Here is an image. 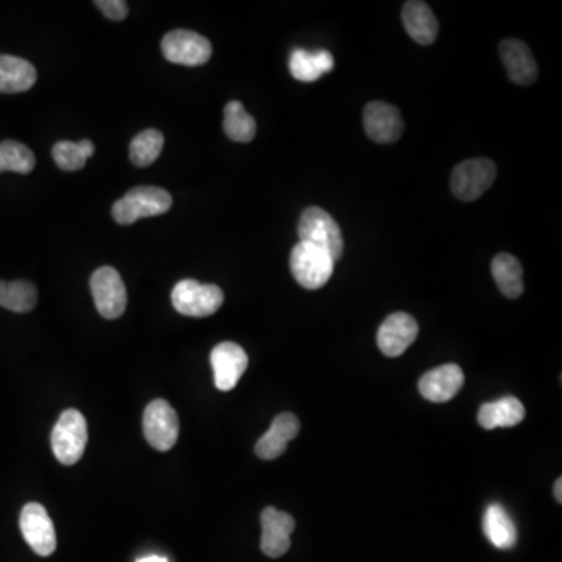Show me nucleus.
I'll list each match as a JSON object with an SVG mask.
<instances>
[{
	"label": "nucleus",
	"mask_w": 562,
	"mask_h": 562,
	"mask_svg": "<svg viewBox=\"0 0 562 562\" xmlns=\"http://www.w3.org/2000/svg\"><path fill=\"white\" fill-rule=\"evenodd\" d=\"M172 207L171 194L157 186H138L130 189L113 205L114 221L121 225L135 224L143 217L160 216Z\"/></svg>",
	"instance_id": "f257e3e1"
},
{
	"label": "nucleus",
	"mask_w": 562,
	"mask_h": 562,
	"mask_svg": "<svg viewBox=\"0 0 562 562\" xmlns=\"http://www.w3.org/2000/svg\"><path fill=\"white\" fill-rule=\"evenodd\" d=\"M300 242L319 247L338 261L344 253V236L338 222L319 207L306 208L299 221Z\"/></svg>",
	"instance_id": "f03ea898"
},
{
	"label": "nucleus",
	"mask_w": 562,
	"mask_h": 562,
	"mask_svg": "<svg viewBox=\"0 0 562 562\" xmlns=\"http://www.w3.org/2000/svg\"><path fill=\"white\" fill-rule=\"evenodd\" d=\"M292 275L305 289H321L335 272V260L319 247L300 242L294 246L289 258Z\"/></svg>",
	"instance_id": "7ed1b4c3"
},
{
	"label": "nucleus",
	"mask_w": 562,
	"mask_h": 562,
	"mask_svg": "<svg viewBox=\"0 0 562 562\" xmlns=\"http://www.w3.org/2000/svg\"><path fill=\"white\" fill-rule=\"evenodd\" d=\"M52 452L65 466L79 463L88 444V425L77 410H66L52 430Z\"/></svg>",
	"instance_id": "20e7f679"
},
{
	"label": "nucleus",
	"mask_w": 562,
	"mask_h": 562,
	"mask_svg": "<svg viewBox=\"0 0 562 562\" xmlns=\"http://www.w3.org/2000/svg\"><path fill=\"white\" fill-rule=\"evenodd\" d=\"M172 305L189 317L213 316L224 303V291L216 285H202L197 280L178 281L172 289Z\"/></svg>",
	"instance_id": "39448f33"
},
{
	"label": "nucleus",
	"mask_w": 562,
	"mask_h": 562,
	"mask_svg": "<svg viewBox=\"0 0 562 562\" xmlns=\"http://www.w3.org/2000/svg\"><path fill=\"white\" fill-rule=\"evenodd\" d=\"M497 177V166L489 158H472L455 166L450 178L452 193L463 202L480 199Z\"/></svg>",
	"instance_id": "423d86ee"
},
{
	"label": "nucleus",
	"mask_w": 562,
	"mask_h": 562,
	"mask_svg": "<svg viewBox=\"0 0 562 562\" xmlns=\"http://www.w3.org/2000/svg\"><path fill=\"white\" fill-rule=\"evenodd\" d=\"M89 286L100 316L113 321L124 314L127 308V289L121 274L114 267H99L91 277Z\"/></svg>",
	"instance_id": "0eeeda50"
},
{
	"label": "nucleus",
	"mask_w": 562,
	"mask_h": 562,
	"mask_svg": "<svg viewBox=\"0 0 562 562\" xmlns=\"http://www.w3.org/2000/svg\"><path fill=\"white\" fill-rule=\"evenodd\" d=\"M166 60L183 66H202L210 61L213 47L205 36L191 30H172L161 41Z\"/></svg>",
	"instance_id": "6e6552de"
},
{
	"label": "nucleus",
	"mask_w": 562,
	"mask_h": 562,
	"mask_svg": "<svg viewBox=\"0 0 562 562\" xmlns=\"http://www.w3.org/2000/svg\"><path fill=\"white\" fill-rule=\"evenodd\" d=\"M144 436L153 449L168 452L178 441L180 422L169 402L153 400L147 405L143 419Z\"/></svg>",
	"instance_id": "1a4fd4ad"
},
{
	"label": "nucleus",
	"mask_w": 562,
	"mask_h": 562,
	"mask_svg": "<svg viewBox=\"0 0 562 562\" xmlns=\"http://www.w3.org/2000/svg\"><path fill=\"white\" fill-rule=\"evenodd\" d=\"M19 527L25 542L40 556H50L57 550L54 522L40 503H27L19 517Z\"/></svg>",
	"instance_id": "9d476101"
},
{
	"label": "nucleus",
	"mask_w": 562,
	"mask_h": 562,
	"mask_svg": "<svg viewBox=\"0 0 562 562\" xmlns=\"http://www.w3.org/2000/svg\"><path fill=\"white\" fill-rule=\"evenodd\" d=\"M214 385L219 391H232L249 366L246 350L236 342H221L211 352Z\"/></svg>",
	"instance_id": "9b49d317"
},
{
	"label": "nucleus",
	"mask_w": 562,
	"mask_h": 562,
	"mask_svg": "<svg viewBox=\"0 0 562 562\" xmlns=\"http://www.w3.org/2000/svg\"><path fill=\"white\" fill-rule=\"evenodd\" d=\"M419 335V324L411 314L394 313L386 317L378 330V349L389 358H397L408 350Z\"/></svg>",
	"instance_id": "f8f14e48"
},
{
	"label": "nucleus",
	"mask_w": 562,
	"mask_h": 562,
	"mask_svg": "<svg viewBox=\"0 0 562 562\" xmlns=\"http://www.w3.org/2000/svg\"><path fill=\"white\" fill-rule=\"evenodd\" d=\"M403 119L394 105L381 100L370 102L364 108V130L378 144H392L402 138Z\"/></svg>",
	"instance_id": "ddd939ff"
},
{
	"label": "nucleus",
	"mask_w": 562,
	"mask_h": 562,
	"mask_svg": "<svg viewBox=\"0 0 562 562\" xmlns=\"http://www.w3.org/2000/svg\"><path fill=\"white\" fill-rule=\"evenodd\" d=\"M261 550L269 558H280L291 548V534L296 528V520L291 514L267 506L261 513Z\"/></svg>",
	"instance_id": "4468645a"
},
{
	"label": "nucleus",
	"mask_w": 562,
	"mask_h": 562,
	"mask_svg": "<svg viewBox=\"0 0 562 562\" xmlns=\"http://www.w3.org/2000/svg\"><path fill=\"white\" fill-rule=\"evenodd\" d=\"M498 52L511 82L528 86L538 80V63L534 60L530 47L523 41L508 38L500 43Z\"/></svg>",
	"instance_id": "2eb2a0df"
},
{
	"label": "nucleus",
	"mask_w": 562,
	"mask_h": 562,
	"mask_svg": "<svg viewBox=\"0 0 562 562\" xmlns=\"http://www.w3.org/2000/svg\"><path fill=\"white\" fill-rule=\"evenodd\" d=\"M463 385V369L456 364H444L420 378L419 391L430 402L444 403L452 400Z\"/></svg>",
	"instance_id": "dca6fc26"
},
{
	"label": "nucleus",
	"mask_w": 562,
	"mask_h": 562,
	"mask_svg": "<svg viewBox=\"0 0 562 562\" xmlns=\"http://www.w3.org/2000/svg\"><path fill=\"white\" fill-rule=\"evenodd\" d=\"M300 431V422L297 416L283 413L275 417L271 428L261 436L255 445V453L264 461L280 458L288 449L289 442L297 438Z\"/></svg>",
	"instance_id": "f3484780"
},
{
	"label": "nucleus",
	"mask_w": 562,
	"mask_h": 562,
	"mask_svg": "<svg viewBox=\"0 0 562 562\" xmlns=\"http://www.w3.org/2000/svg\"><path fill=\"white\" fill-rule=\"evenodd\" d=\"M402 22L406 33L420 46H431L439 33V22L425 2L410 0L403 5Z\"/></svg>",
	"instance_id": "a211bd4d"
},
{
	"label": "nucleus",
	"mask_w": 562,
	"mask_h": 562,
	"mask_svg": "<svg viewBox=\"0 0 562 562\" xmlns=\"http://www.w3.org/2000/svg\"><path fill=\"white\" fill-rule=\"evenodd\" d=\"M333 68H335V58L328 50L310 52L306 49H294L289 57V71L299 82H316L322 75L333 71Z\"/></svg>",
	"instance_id": "6ab92c4d"
},
{
	"label": "nucleus",
	"mask_w": 562,
	"mask_h": 562,
	"mask_svg": "<svg viewBox=\"0 0 562 562\" xmlns=\"http://www.w3.org/2000/svg\"><path fill=\"white\" fill-rule=\"evenodd\" d=\"M525 419V406L513 395H506L495 402L484 403L478 411V424L484 430L516 427Z\"/></svg>",
	"instance_id": "aec40b11"
},
{
	"label": "nucleus",
	"mask_w": 562,
	"mask_h": 562,
	"mask_svg": "<svg viewBox=\"0 0 562 562\" xmlns=\"http://www.w3.org/2000/svg\"><path fill=\"white\" fill-rule=\"evenodd\" d=\"M36 77L38 74L30 61L13 55H0V93H25L35 85Z\"/></svg>",
	"instance_id": "412c9836"
},
{
	"label": "nucleus",
	"mask_w": 562,
	"mask_h": 562,
	"mask_svg": "<svg viewBox=\"0 0 562 562\" xmlns=\"http://www.w3.org/2000/svg\"><path fill=\"white\" fill-rule=\"evenodd\" d=\"M483 530L486 538L498 550H509L516 545V523H514L513 517L509 516L508 511L498 503H492L486 509L483 517Z\"/></svg>",
	"instance_id": "4be33fe9"
},
{
	"label": "nucleus",
	"mask_w": 562,
	"mask_h": 562,
	"mask_svg": "<svg viewBox=\"0 0 562 562\" xmlns=\"http://www.w3.org/2000/svg\"><path fill=\"white\" fill-rule=\"evenodd\" d=\"M492 277L498 289L508 299H519L523 294V269L520 261L509 253H498L491 264Z\"/></svg>",
	"instance_id": "5701e85b"
},
{
	"label": "nucleus",
	"mask_w": 562,
	"mask_h": 562,
	"mask_svg": "<svg viewBox=\"0 0 562 562\" xmlns=\"http://www.w3.org/2000/svg\"><path fill=\"white\" fill-rule=\"evenodd\" d=\"M38 303V289L25 280H0V306L13 313H29Z\"/></svg>",
	"instance_id": "b1692460"
},
{
	"label": "nucleus",
	"mask_w": 562,
	"mask_h": 562,
	"mask_svg": "<svg viewBox=\"0 0 562 562\" xmlns=\"http://www.w3.org/2000/svg\"><path fill=\"white\" fill-rule=\"evenodd\" d=\"M224 132L235 143H250L257 135V122L238 100L225 105Z\"/></svg>",
	"instance_id": "393cba45"
},
{
	"label": "nucleus",
	"mask_w": 562,
	"mask_h": 562,
	"mask_svg": "<svg viewBox=\"0 0 562 562\" xmlns=\"http://www.w3.org/2000/svg\"><path fill=\"white\" fill-rule=\"evenodd\" d=\"M94 155V144L89 139H82L79 143L60 141L52 149V157L58 168L63 171H80L85 168L88 158Z\"/></svg>",
	"instance_id": "a878e982"
},
{
	"label": "nucleus",
	"mask_w": 562,
	"mask_h": 562,
	"mask_svg": "<svg viewBox=\"0 0 562 562\" xmlns=\"http://www.w3.org/2000/svg\"><path fill=\"white\" fill-rule=\"evenodd\" d=\"M163 146V133L155 129L144 130L130 144V160L136 168H147L158 160Z\"/></svg>",
	"instance_id": "bb28decb"
},
{
	"label": "nucleus",
	"mask_w": 562,
	"mask_h": 562,
	"mask_svg": "<svg viewBox=\"0 0 562 562\" xmlns=\"http://www.w3.org/2000/svg\"><path fill=\"white\" fill-rule=\"evenodd\" d=\"M35 164V155L29 147L13 139L0 143V174L7 171L30 174Z\"/></svg>",
	"instance_id": "cd10ccee"
},
{
	"label": "nucleus",
	"mask_w": 562,
	"mask_h": 562,
	"mask_svg": "<svg viewBox=\"0 0 562 562\" xmlns=\"http://www.w3.org/2000/svg\"><path fill=\"white\" fill-rule=\"evenodd\" d=\"M110 21H124L129 15V5L124 0H96L94 2Z\"/></svg>",
	"instance_id": "c85d7f7f"
},
{
	"label": "nucleus",
	"mask_w": 562,
	"mask_h": 562,
	"mask_svg": "<svg viewBox=\"0 0 562 562\" xmlns=\"http://www.w3.org/2000/svg\"><path fill=\"white\" fill-rule=\"evenodd\" d=\"M138 562H168V559L163 558V556H146V558L138 559Z\"/></svg>",
	"instance_id": "c756f323"
},
{
	"label": "nucleus",
	"mask_w": 562,
	"mask_h": 562,
	"mask_svg": "<svg viewBox=\"0 0 562 562\" xmlns=\"http://www.w3.org/2000/svg\"><path fill=\"white\" fill-rule=\"evenodd\" d=\"M561 489H562V480H561V478H558V480H556V483H555V498H556V500H558V503L562 502Z\"/></svg>",
	"instance_id": "7c9ffc66"
}]
</instances>
